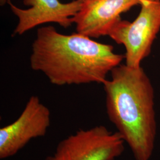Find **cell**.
<instances>
[{"instance_id": "cell-4", "label": "cell", "mask_w": 160, "mask_h": 160, "mask_svg": "<svg viewBox=\"0 0 160 160\" xmlns=\"http://www.w3.org/2000/svg\"><path fill=\"white\" fill-rule=\"evenodd\" d=\"M125 143L119 132L94 126L65 138L45 160H114L123 154Z\"/></svg>"}, {"instance_id": "cell-1", "label": "cell", "mask_w": 160, "mask_h": 160, "mask_svg": "<svg viewBox=\"0 0 160 160\" xmlns=\"http://www.w3.org/2000/svg\"><path fill=\"white\" fill-rule=\"evenodd\" d=\"M30 67L57 86L103 84L125 56L113 47L80 33L63 34L53 26L38 29L32 46Z\"/></svg>"}, {"instance_id": "cell-6", "label": "cell", "mask_w": 160, "mask_h": 160, "mask_svg": "<svg viewBox=\"0 0 160 160\" xmlns=\"http://www.w3.org/2000/svg\"><path fill=\"white\" fill-rule=\"evenodd\" d=\"M83 0H75L62 3L59 0H23V4L30 7L23 9L13 4L10 0L8 4L12 13L18 18L14 34L22 35L35 27L48 23H57L68 28L72 17L80 11Z\"/></svg>"}, {"instance_id": "cell-7", "label": "cell", "mask_w": 160, "mask_h": 160, "mask_svg": "<svg viewBox=\"0 0 160 160\" xmlns=\"http://www.w3.org/2000/svg\"><path fill=\"white\" fill-rule=\"evenodd\" d=\"M141 0H83L80 11L72 17L77 33L91 38L108 36L121 14Z\"/></svg>"}, {"instance_id": "cell-5", "label": "cell", "mask_w": 160, "mask_h": 160, "mask_svg": "<svg viewBox=\"0 0 160 160\" xmlns=\"http://www.w3.org/2000/svg\"><path fill=\"white\" fill-rule=\"evenodd\" d=\"M50 125V110L38 96H31L17 119L0 129V159L12 157L33 139L45 137Z\"/></svg>"}, {"instance_id": "cell-8", "label": "cell", "mask_w": 160, "mask_h": 160, "mask_svg": "<svg viewBox=\"0 0 160 160\" xmlns=\"http://www.w3.org/2000/svg\"><path fill=\"white\" fill-rule=\"evenodd\" d=\"M8 0H0V4L1 6H4L5 4L7 3Z\"/></svg>"}, {"instance_id": "cell-3", "label": "cell", "mask_w": 160, "mask_h": 160, "mask_svg": "<svg viewBox=\"0 0 160 160\" xmlns=\"http://www.w3.org/2000/svg\"><path fill=\"white\" fill-rule=\"evenodd\" d=\"M139 6V13L133 22L121 19L108 34L116 43L124 46L125 64L132 68L141 67L160 30V0H141Z\"/></svg>"}, {"instance_id": "cell-2", "label": "cell", "mask_w": 160, "mask_h": 160, "mask_svg": "<svg viewBox=\"0 0 160 160\" xmlns=\"http://www.w3.org/2000/svg\"><path fill=\"white\" fill-rule=\"evenodd\" d=\"M103 84L109 120L135 160H149L157 132L154 91L143 69L120 64Z\"/></svg>"}]
</instances>
